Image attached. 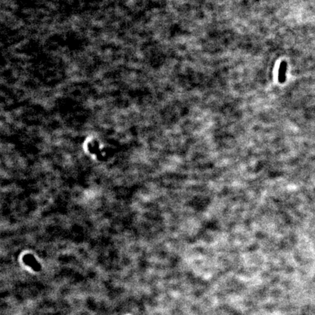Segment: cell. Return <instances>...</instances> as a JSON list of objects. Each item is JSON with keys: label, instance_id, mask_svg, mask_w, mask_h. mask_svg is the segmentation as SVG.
<instances>
[{"label": "cell", "instance_id": "obj_1", "mask_svg": "<svg viewBox=\"0 0 315 315\" xmlns=\"http://www.w3.org/2000/svg\"><path fill=\"white\" fill-rule=\"evenodd\" d=\"M286 70H287V63L282 62L279 67V80L280 83H284V81L285 80Z\"/></svg>", "mask_w": 315, "mask_h": 315}]
</instances>
